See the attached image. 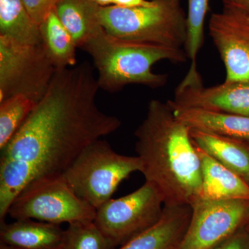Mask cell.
<instances>
[{
    "instance_id": "1",
    "label": "cell",
    "mask_w": 249,
    "mask_h": 249,
    "mask_svg": "<svg viewBox=\"0 0 249 249\" xmlns=\"http://www.w3.org/2000/svg\"><path fill=\"white\" fill-rule=\"evenodd\" d=\"M100 89L89 62L57 70L43 97L1 157L29 162L38 176L62 174L90 144L114 133L121 121L98 107Z\"/></svg>"
},
{
    "instance_id": "2",
    "label": "cell",
    "mask_w": 249,
    "mask_h": 249,
    "mask_svg": "<svg viewBox=\"0 0 249 249\" xmlns=\"http://www.w3.org/2000/svg\"><path fill=\"white\" fill-rule=\"evenodd\" d=\"M134 135L141 173L160 191L164 206H191L200 196L202 181L200 159L189 127L168 103L152 99Z\"/></svg>"
},
{
    "instance_id": "3",
    "label": "cell",
    "mask_w": 249,
    "mask_h": 249,
    "mask_svg": "<svg viewBox=\"0 0 249 249\" xmlns=\"http://www.w3.org/2000/svg\"><path fill=\"white\" fill-rule=\"evenodd\" d=\"M81 49L92 58L100 89L110 93L121 91L129 85L153 89L163 87L168 76L155 73L153 65L165 60L183 63L188 59L184 49L122 40L109 35L102 27Z\"/></svg>"
},
{
    "instance_id": "4",
    "label": "cell",
    "mask_w": 249,
    "mask_h": 249,
    "mask_svg": "<svg viewBox=\"0 0 249 249\" xmlns=\"http://www.w3.org/2000/svg\"><path fill=\"white\" fill-rule=\"evenodd\" d=\"M149 6H96L98 24L113 37L150 45L183 48L188 36L182 0H152Z\"/></svg>"
},
{
    "instance_id": "5",
    "label": "cell",
    "mask_w": 249,
    "mask_h": 249,
    "mask_svg": "<svg viewBox=\"0 0 249 249\" xmlns=\"http://www.w3.org/2000/svg\"><path fill=\"white\" fill-rule=\"evenodd\" d=\"M142 170L139 157L120 155L101 139L80 152L62 175L77 196L97 209L124 180Z\"/></svg>"
},
{
    "instance_id": "6",
    "label": "cell",
    "mask_w": 249,
    "mask_h": 249,
    "mask_svg": "<svg viewBox=\"0 0 249 249\" xmlns=\"http://www.w3.org/2000/svg\"><path fill=\"white\" fill-rule=\"evenodd\" d=\"M96 209L75 194L62 174L35 178L15 199L8 212L13 219L60 224L93 221Z\"/></svg>"
},
{
    "instance_id": "7",
    "label": "cell",
    "mask_w": 249,
    "mask_h": 249,
    "mask_svg": "<svg viewBox=\"0 0 249 249\" xmlns=\"http://www.w3.org/2000/svg\"><path fill=\"white\" fill-rule=\"evenodd\" d=\"M56 70L42 43L25 45L0 36V102L18 94L38 102Z\"/></svg>"
},
{
    "instance_id": "8",
    "label": "cell",
    "mask_w": 249,
    "mask_h": 249,
    "mask_svg": "<svg viewBox=\"0 0 249 249\" xmlns=\"http://www.w3.org/2000/svg\"><path fill=\"white\" fill-rule=\"evenodd\" d=\"M164 206L157 187L145 181L133 193L111 199L98 208L93 222L116 247H121L155 226Z\"/></svg>"
},
{
    "instance_id": "9",
    "label": "cell",
    "mask_w": 249,
    "mask_h": 249,
    "mask_svg": "<svg viewBox=\"0 0 249 249\" xmlns=\"http://www.w3.org/2000/svg\"><path fill=\"white\" fill-rule=\"evenodd\" d=\"M191 220L176 249H213L249 222V201L198 198Z\"/></svg>"
},
{
    "instance_id": "10",
    "label": "cell",
    "mask_w": 249,
    "mask_h": 249,
    "mask_svg": "<svg viewBox=\"0 0 249 249\" xmlns=\"http://www.w3.org/2000/svg\"><path fill=\"white\" fill-rule=\"evenodd\" d=\"M209 34L224 62L226 82L249 83V17L231 8L211 15Z\"/></svg>"
},
{
    "instance_id": "11",
    "label": "cell",
    "mask_w": 249,
    "mask_h": 249,
    "mask_svg": "<svg viewBox=\"0 0 249 249\" xmlns=\"http://www.w3.org/2000/svg\"><path fill=\"white\" fill-rule=\"evenodd\" d=\"M167 103L179 107H196L249 117V83L226 82L206 88L199 72L189 73Z\"/></svg>"
},
{
    "instance_id": "12",
    "label": "cell",
    "mask_w": 249,
    "mask_h": 249,
    "mask_svg": "<svg viewBox=\"0 0 249 249\" xmlns=\"http://www.w3.org/2000/svg\"><path fill=\"white\" fill-rule=\"evenodd\" d=\"M189 205L164 206L155 226L121 246L119 249H176L191 220Z\"/></svg>"
},
{
    "instance_id": "13",
    "label": "cell",
    "mask_w": 249,
    "mask_h": 249,
    "mask_svg": "<svg viewBox=\"0 0 249 249\" xmlns=\"http://www.w3.org/2000/svg\"><path fill=\"white\" fill-rule=\"evenodd\" d=\"M169 106L178 120L190 129L249 142V116L201 108Z\"/></svg>"
},
{
    "instance_id": "14",
    "label": "cell",
    "mask_w": 249,
    "mask_h": 249,
    "mask_svg": "<svg viewBox=\"0 0 249 249\" xmlns=\"http://www.w3.org/2000/svg\"><path fill=\"white\" fill-rule=\"evenodd\" d=\"M196 149L200 159L202 181L199 198L211 200L249 201V184L245 179L199 147H196Z\"/></svg>"
},
{
    "instance_id": "15",
    "label": "cell",
    "mask_w": 249,
    "mask_h": 249,
    "mask_svg": "<svg viewBox=\"0 0 249 249\" xmlns=\"http://www.w3.org/2000/svg\"><path fill=\"white\" fill-rule=\"evenodd\" d=\"M64 232L60 224L34 219H18L1 222L0 242L21 249H62Z\"/></svg>"
},
{
    "instance_id": "16",
    "label": "cell",
    "mask_w": 249,
    "mask_h": 249,
    "mask_svg": "<svg viewBox=\"0 0 249 249\" xmlns=\"http://www.w3.org/2000/svg\"><path fill=\"white\" fill-rule=\"evenodd\" d=\"M193 143L249 184V142L190 129Z\"/></svg>"
},
{
    "instance_id": "17",
    "label": "cell",
    "mask_w": 249,
    "mask_h": 249,
    "mask_svg": "<svg viewBox=\"0 0 249 249\" xmlns=\"http://www.w3.org/2000/svg\"><path fill=\"white\" fill-rule=\"evenodd\" d=\"M41 43L57 70L77 65V46L55 14L52 11L40 24Z\"/></svg>"
},
{
    "instance_id": "18",
    "label": "cell",
    "mask_w": 249,
    "mask_h": 249,
    "mask_svg": "<svg viewBox=\"0 0 249 249\" xmlns=\"http://www.w3.org/2000/svg\"><path fill=\"white\" fill-rule=\"evenodd\" d=\"M96 6L89 0H60L54 9L78 48L101 27L96 19Z\"/></svg>"
},
{
    "instance_id": "19",
    "label": "cell",
    "mask_w": 249,
    "mask_h": 249,
    "mask_svg": "<svg viewBox=\"0 0 249 249\" xmlns=\"http://www.w3.org/2000/svg\"><path fill=\"white\" fill-rule=\"evenodd\" d=\"M0 36L25 45L41 43L40 26L22 0H0Z\"/></svg>"
},
{
    "instance_id": "20",
    "label": "cell",
    "mask_w": 249,
    "mask_h": 249,
    "mask_svg": "<svg viewBox=\"0 0 249 249\" xmlns=\"http://www.w3.org/2000/svg\"><path fill=\"white\" fill-rule=\"evenodd\" d=\"M38 174L34 165L18 159H0V222L5 217L11 204Z\"/></svg>"
},
{
    "instance_id": "21",
    "label": "cell",
    "mask_w": 249,
    "mask_h": 249,
    "mask_svg": "<svg viewBox=\"0 0 249 249\" xmlns=\"http://www.w3.org/2000/svg\"><path fill=\"white\" fill-rule=\"evenodd\" d=\"M37 103L24 95H15L0 102V150L18 133Z\"/></svg>"
},
{
    "instance_id": "22",
    "label": "cell",
    "mask_w": 249,
    "mask_h": 249,
    "mask_svg": "<svg viewBox=\"0 0 249 249\" xmlns=\"http://www.w3.org/2000/svg\"><path fill=\"white\" fill-rule=\"evenodd\" d=\"M93 221L68 224L64 232L62 249H115Z\"/></svg>"
},
{
    "instance_id": "23",
    "label": "cell",
    "mask_w": 249,
    "mask_h": 249,
    "mask_svg": "<svg viewBox=\"0 0 249 249\" xmlns=\"http://www.w3.org/2000/svg\"><path fill=\"white\" fill-rule=\"evenodd\" d=\"M210 0H188V36L184 50L191 60L189 70H197L196 57L204 44V22Z\"/></svg>"
},
{
    "instance_id": "24",
    "label": "cell",
    "mask_w": 249,
    "mask_h": 249,
    "mask_svg": "<svg viewBox=\"0 0 249 249\" xmlns=\"http://www.w3.org/2000/svg\"><path fill=\"white\" fill-rule=\"evenodd\" d=\"M60 0H22L31 18L39 26Z\"/></svg>"
},
{
    "instance_id": "25",
    "label": "cell",
    "mask_w": 249,
    "mask_h": 249,
    "mask_svg": "<svg viewBox=\"0 0 249 249\" xmlns=\"http://www.w3.org/2000/svg\"><path fill=\"white\" fill-rule=\"evenodd\" d=\"M213 249H249V222Z\"/></svg>"
},
{
    "instance_id": "26",
    "label": "cell",
    "mask_w": 249,
    "mask_h": 249,
    "mask_svg": "<svg viewBox=\"0 0 249 249\" xmlns=\"http://www.w3.org/2000/svg\"><path fill=\"white\" fill-rule=\"evenodd\" d=\"M224 7L237 9L249 17V0H220Z\"/></svg>"
},
{
    "instance_id": "27",
    "label": "cell",
    "mask_w": 249,
    "mask_h": 249,
    "mask_svg": "<svg viewBox=\"0 0 249 249\" xmlns=\"http://www.w3.org/2000/svg\"><path fill=\"white\" fill-rule=\"evenodd\" d=\"M153 4L152 0H114V5L124 8L149 6Z\"/></svg>"
},
{
    "instance_id": "28",
    "label": "cell",
    "mask_w": 249,
    "mask_h": 249,
    "mask_svg": "<svg viewBox=\"0 0 249 249\" xmlns=\"http://www.w3.org/2000/svg\"><path fill=\"white\" fill-rule=\"evenodd\" d=\"M89 1L99 6H108L114 5V0H89Z\"/></svg>"
},
{
    "instance_id": "29",
    "label": "cell",
    "mask_w": 249,
    "mask_h": 249,
    "mask_svg": "<svg viewBox=\"0 0 249 249\" xmlns=\"http://www.w3.org/2000/svg\"><path fill=\"white\" fill-rule=\"evenodd\" d=\"M0 249H21L16 247V246L10 245V244L5 243V242H0Z\"/></svg>"
},
{
    "instance_id": "30",
    "label": "cell",
    "mask_w": 249,
    "mask_h": 249,
    "mask_svg": "<svg viewBox=\"0 0 249 249\" xmlns=\"http://www.w3.org/2000/svg\"></svg>"
}]
</instances>
